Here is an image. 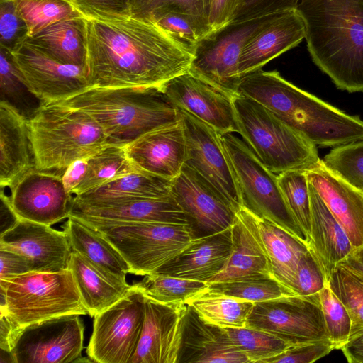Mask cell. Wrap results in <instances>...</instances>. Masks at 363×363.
Wrapping results in <instances>:
<instances>
[{
    "label": "cell",
    "instance_id": "obj_1",
    "mask_svg": "<svg viewBox=\"0 0 363 363\" xmlns=\"http://www.w3.org/2000/svg\"><path fill=\"white\" fill-rule=\"evenodd\" d=\"M86 19L90 87H161L189 71L194 52L156 23L132 16Z\"/></svg>",
    "mask_w": 363,
    "mask_h": 363
},
{
    "label": "cell",
    "instance_id": "obj_2",
    "mask_svg": "<svg viewBox=\"0 0 363 363\" xmlns=\"http://www.w3.org/2000/svg\"><path fill=\"white\" fill-rule=\"evenodd\" d=\"M314 63L339 89L363 92V0H300Z\"/></svg>",
    "mask_w": 363,
    "mask_h": 363
},
{
    "label": "cell",
    "instance_id": "obj_3",
    "mask_svg": "<svg viewBox=\"0 0 363 363\" xmlns=\"http://www.w3.org/2000/svg\"><path fill=\"white\" fill-rule=\"evenodd\" d=\"M238 94L260 103L316 147H335L363 138V121L284 79L259 69L241 78Z\"/></svg>",
    "mask_w": 363,
    "mask_h": 363
},
{
    "label": "cell",
    "instance_id": "obj_4",
    "mask_svg": "<svg viewBox=\"0 0 363 363\" xmlns=\"http://www.w3.org/2000/svg\"><path fill=\"white\" fill-rule=\"evenodd\" d=\"M60 103L89 114L103 130L108 145L123 147L180 119L179 109L158 88L90 87Z\"/></svg>",
    "mask_w": 363,
    "mask_h": 363
},
{
    "label": "cell",
    "instance_id": "obj_5",
    "mask_svg": "<svg viewBox=\"0 0 363 363\" xmlns=\"http://www.w3.org/2000/svg\"><path fill=\"white\" fill-rule=\"evenodd\" d=\"M35 168L62 173L108 145L89 114L62 103L41 106L29 119Z\"/></svg>",
    "mask_w": 363,
    "mask_h": 363
},
{
    "label": "cell",
    "instance_id": "obj_6",
    "mask_svg": "<svg viewBox=\"0 0 363 363\" xmlns=\"http://www.w3.org/2000/svg\"><path fill=\"white\" fill-rule=\"evenodd\" d=\"M233 105L237 133L273 173L306 171L320 160L313 143L260 103L237 94Z\"/></svg>",
    "mask_w": 363,
    "mask_h": 363
},
{
    "label": "cell",
    "instance_id": "obj_7",
    "mask_svg": "<svg viewBox=\"0 0 363 363\" xmlns=\"http://www.w3.org/2000/svg\"><path fill=\"white\" fill-rule=\"evenodd\" d=\"M0 311L21 328L65 315H88L71 270L30 272L0 280Z\"/></svg>",
    "mask_w": 363,
    "mask_h": 363
},
{
    "label": "cell",
    "instance_id": "obj_8",
    "mask_svg": "<svg viewBox=\"0 0 363 363\" xmlns=\"http://www.w3.org/2000/svg\"><path fill=\"white\" fill-rule=\"evenodd\" d=\"M82 220L99 230L121 255L130 273L139 276L154 274L196 238L189 224Z\"/></svg>",
    "mask_w": 363,
    "mask_h": 363
},
{
    "label": "cell",
    "instance_id": "obj_9",
    "mask_svg": "<svg viewBox=\"0 0 363 363\" xmlns=\"http://www.w3.org/2000/svg\"><path fill=\"white\" fill-rule=\"evenodd\" d=\"M220 140L239 189L242 206L308 245L285 202L278 175L260 161L245 141L232 133L220 134Z\"/></svg>",
    "mask_w": 363,
    "mask_h": 363
},
{
    "label": "cell",
    "instance_id": "obj_10",
    "mask_svg": "<svg viewBox=\"0 0 363 363\" xmlns=\"http://www.w3.org/2000/svg\"><path fill=\"white\" fill-rule=\"evenodd\" d=\"M279 13L231 21L213 31L197 44L189 72L234 96L241 80L238 63L244 46Z\"/></svg>",
    "mask_w": 363,
    "mask_h": 363
},
{
    "label": "cell",
    "instance_id": "obj_11",
    "mask_svg": "<svg viewBox=\"0 0 363 363\" xmlns=\"http://www.w3.org/2000/svg\"><path fill=\"white\" fill-rule=\"evenodd\" d=\"M144 315L145 296L134 284L124 297L94 317L86 347L89 359L98 363H130Z\"/></svg>",
    "mask_w": 363,
    "mask_h": 363
},
{
    "label": "cell",
    "instance_id": "obj_12",
    "mask_svg": "<svg viewBox=\"0 0 363 363\" xmlns=\"http://www.w3.org/2000/svg\"><path fill=\"white\" fill-rule=\"evenodd\" d=\"M247 326L270 333L291 345L329 339L318 295L291 294L255 302Z\"/></svg>",
    "mask_w": 363,
    "mask_h": 363
},
{
    "label": "cell",
    "instance_id": "obj_13",
    "mask_svg": "<svg viewBox=\"0 0 363 363\" xmlns=\"http://www.w3.org/2000/svg\"><path fill=\"white\" fill-rule=\"evenodd\" d=\"M80 315H61L23 328L10 352L12 362H77L84 348Z\"/></svg>",
    "mask_w": 363,
    "mask_h": 363
},
{
    "label": "cell",
    "instance_id": "obj_14",
    "mask_svg": "<svg viewBox=\"0 0 363 363\" xmlns=\"http://www.w3.org/2000/svg\"><path fill=\"white\" fill-rule=\"evenodd\" d=\"M11 54L41 106L64 101L90 88L84 67L62 64L26 40Z\"/></svg>",
    "mask_w": 363,
    "mask_h": 363
},
{
    "label": "cell",
    "instance_id": "obj_15",
    "mask_svg": "<svg viewBox=\"0 0 363 363\" xmlns=\"http://www.w3.org/2000/svg\"><path fill=\"white\" fill-rule=\"evenodd\" d=\"M179 111L186 140L185 164L213 185L237 213L242 206V199L220 134L197 117Z\"/></svg>",
    "mask_w": 363,
    "mask_h": 363
},
{
    "label": "cell",
    "instance_id": "obj_16",
    "mask_svg": "<svg viewBox=\"0 0 363 363\" xmlns=\"http://www.w3.org/2000/svg\"><path fill=\"white\" fill-rule=\"evenodd\" d=\"M171 194L186 213L196 238L224 230L235 218L236 212L224 196L186 164L172 179Z\"/></svg>",
    "mask_w": 363,
    "mask_h": 363
},
{
    "label": "cell",
    "instance_id": "obj_17",
    "mask_svg": "<svg viewBox=\"0 0 363 363\" xmlns=\"http://www.w3.org/2000/svg\"><path fill=\"white\" fill-rule=\"evenodd\" d=\"M9 189L11 206L20 219L51 226L69 216L73 196L62 173L33 168Z\"/></svg>",
    "mask_w": 363,
    "mask_h": 363
},
{
    "label": "cell",
    "instance_id": "obj_18",
    "mask_svg": "<svg viewBox=\"0 0 363 363\" xmlns=\"http://www.w3.org/2000/svg\"><path fill=\"white\" fill-rule=\"evenodd\" d=\"M188 305L165 304L145 296L139 342L130 363H178Z\"/></svg>",
    "mask_w": 363,
    "mask_h": 363
},
{
    "label": "cell",
    "instance_id": "obj_19",
    "mask_svg": "<svg viewBox=\"0 0 363 363\" xmlns=\"http://www.w3.org/2000/svg\"><path fill=\"white\" fill-rule=\"evenodd\" d=\"M179 110L185 111L220 134L237 133L233 97L201 78L186 72L160 89Z\"/></svg>",
    "mask_w": 363,
    "mask_h": 363
},
{
    "label": "cell",
    "instance_id": "obj_20",
    "mask_svg": "<svg viewBox=\"0 0 363 363\" xmlns=\"http://www.w3.org/2000/svg\"><path fill=\"white\" fill-rule=\"evenodd\" d=\"M0 247L26 258L31 272H43L68 269L72 252L64 230L23 219L0 235Z\"/></svg>",
    "mask_w": 363,
    "mask_h": 363
},
{
    "label": "cell",
    "instance_id": "obj_21",
    "mask_svg": "<svg viewBox=\"0 0 363 363\" xmlns=\"http://www.w3.org/2000/svg\"><path fill=\"white\" fill-rule=\"evenodd\" d=\"M69 216L84 220L159 222L189 225L186 213L172 194L159 198L96 201H82L72 197Z\"/></svg>",
    "mask_w": 363,
    "mask_h": 363
},
{
    "label": "cell",
    "instance_id": "obj_22",
    "mask_svg": "<svg viewBox=\"0 0 363 363\" xmlns=\"http://www.w3.org/2000/svg\"><path fill=\"white\" fill-rule=\"evenodd\" d=\"M124 148L128 158L141 171L174 179L186 160L181 116L179 121L145 133Z\"/></svg>",
    "mask_w": 363,
    "mask_h": 363
},
{
    "label": "cell",
    "instance_id": "obj_23",
    "mask_svg": "<svg viewBox=\"0 0 363 363\" xmlns=\"http://www.w3.org/2000/svg\"><path fill=\"white\" fill-rule=\"evenodd\" d=\"M306 174L344 228L353 247L363 245V191L327 167L321 159Z\"/></svg>",
    "mask_w": 363,
    "mask_h": 363
},
{
    "label": "cell",
    "instance_id": "obj_24",
    "mask_svg": "<svg viewBox=\"0 0 363 363\" xmlns=\"http://www.w3.org/2000/svg\"><path fill=\"white\" fill-rule=\"evenodd\" d=\"M305 39L303 20L296 9L277 14L244 46L238 63L242 77L261 69L267 62Z\"/></svg>",
    "mask_w": 363,
    "mask_h": 363
},
{
    "label": "cell",
    "instance_id": "obj_25",
    "mask_svg": "<svg viewBox=\"0 0 363 363\" xmlns=\"http://www.w3.org/2000/svg\"><path fill=\"white\" fill-rule=\"evenodd\" d=\"M232 250L230 227L196 238L155 273L208 283L226 266Z\"/></svg>",
    "mask_w": 363,
    "mask_h": 363
},
{
    "label": "cell",
    "instance_id": "obj_26",
    "mask_svg": "<svg viewBox=\"0 0 363 363\" xmlns=\"http://www.w3.org/2000/svg\"><path fill=\"white\" fill-rule=\"evenodd\" d=\"M35 168L29 119L0 102V186L10 188Z\"/></svg>",
    "mask_w": 363,
    "mask_h": 363
},
{
    "label": "cell",
    "instance_id": "obj_27",
    "mask_svg": "<svg viewBox=\"0 0 363 363\" xmlns=\"http://www.w3.org/2000/svg\"><path fill=\"white\" fill-rule=\"evenodd\" d=\"M230 228L232 250L228 262L208 284L257 276L272 277L267 255L255 231L250 211L242 206L236 213Z\"/></svg>",
    "mask_w": 363,
    "mask_h": 363
},
{
    "label": "cell",
    "instance_id": "obj_28",
    "mask_svg": "<svg viewBox=\"0 0 363 363\" xmlns=\"http://www.w3.org/2000/svg\"><path fill=\"white\" fill-rule=\"evenodd\" d=\"M250 363L229 341L223 328L204 322L188 306L178 363Z\"/></svg>",
    "mask_w": 363,
    "mask_h": 363
},
{
    "label": "cell",
    "instance_id": "obj_29",
    "mask_svg": "<svg viewBox=\"0 0 363 363\" xmlns=\"http://www.w3.org/2000/svg\"><path fill=\"white\" fill-rule=\"evenodd\" d=\"M311 228L308 247L320 263L328 282L333 271L354 247L342 225L308 182Z\"/></svg>",
    "mask_w": 363,
    "mask_h": 363
},
{
    "label": "cell",
    "instance_id": "obj_30",
    "mask_svg": "<svg viewBox=\"0 0 363 363\" xmlns=\"http://www.w3.org/2000/svg\"><path fill=\"white\" fill-rule=\"evenodd\" d=\"M88 315L94 317L123 297L132 288L105 272L79 253L72 251L69 264Z\"/></svg>",
    "mask_w": 363,
    "mask_h": 363
},
{
    "label": "cell",
    "instance_id": "obj_31",
    "mask_svg": "<svg viewBox=\"0 0 363 363\" xmlns=\"http://www.w3.org/2000/svg\"><path fill=\"white\" fill-rule=\"evenodd\" d=\"M250 213L255 231L267 255L272 277L292 291L299 261L308 250V245L273 222Z\"/></svg>",
    "mask_w": 363,
    "mask_h": 363
},
{
    "label": "cell",
    "instance_id": "obj_32",
    "mask_svg": "<svg viewBox=\"0 0 363 363\" xmlns=\"http://www.w3.org/2000/svg\"><path fill=\"white\" fill-rule=\"evenodd\" d=\"M72 251L85 257L105 272L126 281L128 264L116 248L97 229L69 216L63 225Z\"/></svg>",
    "mask_w": 363,
    "mask_h": 363
},
{
    "label": "cell",
    "instance_id": "obj_33",
    "mask_svg": "<svg viewBox=\"0 0 363 363\" xmlns=\"http://www.w3.org/2000/svg\"><path fill=\"white\" fill-rule=\"evenodd\" d=\"M26 41L62 64L85 68L86 19L84 17L57 21L28 37Z\"/></svg>",
    "mask_w": 363,
    "mask_h": 363
},
{
    "label": "cell",
    "instance_id": "obj_34",
    "mask_svg": "<svg viewBox=\"0 0 363 363\" xmlns=\"http://www.w3.org/2000/svg\"><path fill=\"white\" fill-rule=\"evenodd\" d=\"M172 180L139 171L121 177L73 198L82 201L159 198L171 194Z\"/></svg>",
    "mask_w": 363,
    "mask_h": 363
},
{
    "label": "cell",
    "instance_id": "obj_35",
    "mask_svg": "<svg viewBox=\"0 0 363 363\" xmlns=\"http://www.w3.org/2000/svg\"><path fill=\"white\" fill-rule=\"evenodd\" d=\"M206 323L220 328H243L254 303L229 296L208 287L186 303Z\"/></svg>",
    "mask_w": 363,
    "mask_h": 363
},
{
    "label": "cell",
    "instance_id": "obj_36",
    "mask_svg": "<svg viewBox=\"0 0 363 363\" xmlns=\"http://www.w3.org/2000/svg\"><path fill=\"white\" fill-rule=\"evenodd\" d=\"M141 171L128 158L124 147L107 145L86 158L84 178L74 190L77 196L130 173Z\"/></svg>",
    "mask_w": 363,
    "mask_h": 363
},
{
    "label": "cell",
    "instance_id": "obj_37",
    "mask_svg": "<svg viewBox=\"0 0 363 363\" xmlns=\"http://www.w3.org/2000/svg\"><path fill=\"white\" fill-rule=\"evenodd\" d=\"M1 101H5L30 119L41 106L29 89L11 52L0 46Z\"/></svg>",
    "mask_w": 363,
    "mask_h": 363
},
{
    "label": "cell",
    "instance_id": "obj_38",
    "mask_svg": "<svg viewBox=\"0 0 363 363\" xmlns=\"http://www.w3.org/2000/svg\"><path fill=\"white\" fill-rule=\"evenodd\" d=\"M11 1L27 25L28 37L61 20L84 17L72 0Z\"/></svg>",
    "mask_w": 363,
    "mask_h": 363
},
{
    "label": "cell",
    "instance_id": "obj_39",
    "mask_svg": "<svg viewBox=\"0 0 363 363\" xmlns=\"http://www.w3.org/2000/svg\"><path fill=\"white\" fill-rule=\"evenodd\" d=\"M144 296L165 304L186 303L208 287V283L154 273L135 284Z\"/></svg>",
    "mask_w": 363,
    "mask_h": 363
},
{
    "label": "cell",
    "instance_id": "obj_40",
    "mask_svg": "<svg viewBox=\"0 0 363 363\" xmlns=\"http://www.w3.org/2000/svg\"><path fill=\"white\" fill-rule=\"evenodd\" d=\"M223 328L230 343L247 357L250 363H266L293 346L270 333L247 326Z\"/></svg>",
    "mask_w": 363,
    "mask_h": 363
},
{
    "label": "cell",
    "instance_id": "obj_41",
    "mask_svg": "<svg viewBox=\"0 0 363 363\" xmlns=\"http://www.w3.org/2000/svg\"><path fill=\"white\" fill-rule=\"evenodd\" d=\"M208 288L231 297L261 302L295 294L272 277L257 276L210 283Z\"/></svg>",
    "mask_w": 363,
    "mask_h": 363
},
{
    "label": "cell",
    "instance_id": "obj_42",
    "mask_svg": "<svg viewBox=\"0 0 363 363\" xmlns=\"http://www.w3.org/2000/svg\"><path fill=\"white\" fill-rule=\"evenodd\" d=\"M278 183L285 202L306 235L311 228V200L306 171L291 170L278 174Z\"/></svg>",
    "mask_w": 363,
    "mask_h": 363
},
{
    "label": "cell",
    "instance_id": "obj_43",
    "mask_svg": "<svg viewBox=\"0 0 363 363\" xmlns=\"http://www.w3.org/2000/svg\"><path fill=\"white\" fill-rule=\"evenodd\" d=\"M328 335L335 350L347 342L352 329L351 315L328 283L318 294Z\"/></svg>",
    "mask_w": 363,
    "mask_h": 363
},
{
    "label": "cell",
    "instance_id": "obj_44",
    "mask_svg": "<svg viewBox=\"0 0 363 363\" xmlns=\"http://www.w3.org/2000/svg\"><path fill=\"white\" fill-rule=\"evenodd\" d=\"M129 3L132 17L152 23L172 12L208 19V0H129Z\"/></svg>",
    "mask_w": 363,
    "mask_h": 363
},
{
    "label": "cell",
    "instance_id": "obj_45",
    "mask_svg": "<svg viewBox=\"0 0 363 363\" xmlns=\"http://www.w3.org/2000/svg\"><path fill=\"white\" fill-rule=\"evenodd\" d=\"M328 284L348 310L352 328L363 326V279L338 265Z\"/></svg>",
    "mask_w": 363,
    "mask_h": 363
},
{
    "label": "cell",
    "instance_id": "obj_46",
    "mask_svg": "<svg viewBox=\"0 0 363 363\" xmlns=\"http://www.w3.org/2000/svg\"><path fill=\"white\" fill-rule=\"evenodd\" d=\"M177 38L194 52L197 44L213 32L207 18L184 13L172 12L155 23Z\"/></svg>",
    "mask_w": 363,
    "mask_h": 363
},
{
    "label": "cell",
    "instance_id": "obj_47",
    "mask_svg": "<svg viewBox=\"0 0 363 363\" xmlns=\"http://www.w3.org/2000/svg\"><path fill=\"white\" fill-rule=\"evenodd\" d=\"M323 160L327 167L363 191V138L334 147Z\"/></svg>",
    "mask_w": 363,
    "mask_h": 363
},
{
    "label": "cell",
    "instance_id": "obj_48",
    "mask_svg": "<svg viewBox=\"0 0 363 363\" xmlns=\"http://www.w3.org/2000/svg\"><path fill=\"white\" fill-rule=\"evenodd\" d=\"M328 283L320 263L309 248L299 261L293 293L301 296H317Z\"/></svg>",
    "mask_w": 363,
    "mask_h": 363
},
{
    "label": "cell",
    "instance_id": "obj_49",
    "mask_svg": "<svg viewBox=\"0 0 363 363\" xmlns=\"http://www.w3.org/2000/svg\"><path fill=\"white\" fill-rule=\"evenodd\" d=\"M28 38L26 22L11 0H0V46L11 52Z\"/></svg>",
    "mask_w": 363,
    "mask_h": 363
},
{
    "label": "cell",
    "instance_id": "obj_50",
    "mask_svg": "<svg viewBox=\"0 0 363 363\" xmlns=\"http://www.w3.org/2000/svg\"><path fill=\"white\" fill-rule=\"evenodd\" d=\"M333 350H335V345L329 339L311 341L291 346L266 363H311Z\"/></svg>",
    "mask_w": 363,
    "mask_h": 363
},
{
    "label": "cell",
    "instance_id": "obj_51",
    "mask_svg": "<svg viewBox=\"0 0 363 363\" xmlns=\"http://www.w3.org/2000/svg\"><path fill=\"white\" fill-rule=\"evenodd\" d=\"M85 18L118 19L131 16L129 0H72Z\"/></svg>",
    "mask_w": 363,
    "mask_h": 363
},
{
    "label": "cell",
    "instance_id": "obj_52",
    "mask_svg": "<svg viewBox=\"0 0 363 363\" xmlns=\"http://www.w3.org/2000/svg\"><path fill=\"white\" fill-rule=\"evenodd\" d=\"M300 0H240L231 21L240 22L296 9Z\"/></svg>",
    "mask_w": 363,
    "mask_h": 363
},
{
    "label": "cell",
    "instance_id": "obj_53",
    "mask_svg": "<svg viewBox=\"0 0 363 363\" xmlns=\"http://www.w3.org/2000/svg\"><path fill=\"white\" fill-rule=\"evenodd\" d=\"M240 0H208L207 16L213 31L231 22Z\"/></svg>",
    "mask_w": 363,
    "mask_h": 363
},
{
    "label": "cell",
    "instance_id": "obj_54",
    "mask_svg": "<svg viewBox=\"0 0 363 363\" xmlns=\"http://www.w3.org/2000/svg\"><path fill=\"white\" fill-rule=\"evenodd\" d=\"M0 280L31 272L26 258L8 249L0 247Z\"/></svg>",
    "mask_w": 363,
    "mask_h": 363
},
{
    "label": "cell",
    "instance_id": "obj_55",
    "mask_svg": "<svg viewBox=\"0 0 363 363\" xmlns=\"http://www.w3.org/2000/svg\"><path fill=\"white\" fill-rule=\"evenodd\" d=\"M0 348L3 352L10 353L13 349L17 338L22 330L5 313L1 311Z\"/></svg>",
    "mask_w": 363,
    "mask_h": 363
},
{
    "label": "cell",
    "instance_id": "obj_56",
    "mask_svg": "<svg viewBox=\"0 0 363 363\" xmlns=\"http://www.w3.org/2000/svg\"><path fill=\"white\" fill-rule=\"evenodd\" d=\"M350 363H363V326L353 327L347 342L340 348Z\"/></svg>",
    "mask_w": 363,
    "mask_h": 363
},
{
    "label": "cell",
    "instance_id": "obj_57",
    "mask_svg": "<svg viewBox=\"0 0 363 363\" xmlns=\"http://www.w3.org/2000/svg\"><path fill=\"white\" fill-rule=\"evenodd\" d=\"M86 171V158L79 160L67 167L62 174V180L67 191L73 196L82 181Z\"/></svg>",
    "mask_w": 363,
    "mask_h": 363
},
{
    "label": "cell",
    "instance_id": "obj_58",
    "mask_svg": "<svg viewBox=\"0 0 363 363\" xmlns=\"http://www.w3.org/2000/svg\"><path fill=\"white\" fill-rule=\"evenodd\" d=\"M1 189L0 235L13 228L20 220L11 206L9 196L4 193L3 188Z\"/></svg>",
    "mask_w": 363,
    "mask_h": 363
},
{
    "label": "cell",
    "instance_id": "obj_59",
    "mask_svg": "<svg viewBox=\"0 0 363 363\" xmlns=\"http://www.w3.org/2000/svg\"><path fill=\"white\" fill-rule=\"evenodd\" d=\"M338 265L363 279V245L354 247Z\"/></svg>",
    "mask_w": 363,
    "mask_h": 363
}]
</instances>
